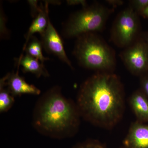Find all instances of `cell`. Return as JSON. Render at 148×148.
I'll return each instance as SVG.
<instances>
[{
  "label": "cell",
  "instance_id": "cell-1",
  "mask_svg": "<svg viewBox=\"0 0 148 148\" xmlns=\"http://www.w3.org/2000/svg\"><path fill=\"white\" fill-rule=\"evenodd\" d=\"M76 104L85 120L107 129L113 127L124 111V88L120 78L112 72H96L81 85Z\"/></svg>",
  "mask_w": 148,
  "mask_h": 148
},
{
  "label": "cell",
  "instance_id": "cell-2",
  "mask_svg": "<svg viewBox=\"0 0 148 148\" xmlns=\"http://www.w3.org/2000/svg\"><path fill=\"white\" fill-rule=\"evenodd\" d=\"M80 117L76 104L63 95L61 87L55 86L46 91L37 101L32 124L41 135L62 140L76 133Z\"/></svg>",
  "mask_w": 148,
  "mask_h": 148
},
{
  "label": "cell",
  "instance_id": "cell-3",
  "mask_svg": "<svg viewBox=\"0 0 148 148\" xmlns=\"http://www.w3.org/2000/svg\"><path fill=\"white\" fill-rule=\"evenodd\" d=\"M73 54L79 64L96 72H112L116 65L114 51L96 33L76 38Z\"/></svg>",
  "mask_w": 148,
  "mask_h": 148
},
{
  "label": "cell",
  "instance_id": "cell-4",
  "mask_svg": "<svg viewBox=\"0 0 148 148\" xmlns=\"http://www.w3.org/2000/svg\"><path fill=\"white\" fill-rule=\"evenodd\" d=\"M114 11V8L98 3L83 7L72 14L64 24L63 35L67 38H72L102 31Z\"/></svg>",
  "mask_w": 148,
  "mask_h": 148
},
{
  "label": "cell",
  "instance_id": "cell-5",
  "mask_svg": "<svg viewBox=\"0 0 148 148\" xmlns=\"http://www.w3.org/2000/svg\"><path fill=\"white\" fill-rule=\"evenodd\" d=\"M138 15L130 7L118 14L111 31V39L117 46L125 48L138 38L140 29Z\"/></svg>",
  "mask_w": 148,
  "mask_h": 148
},
{
  "label": "cell",
  "instance_id": "cell-6",
  "mask_svg": "<svg viewBox=\"0 0 148 148\" xmlns=\"http://www.w3.org/2000/svg\"><path fill=\"white\" fill-rule=\"evenodd\" d=\"M127 70L135 75L148 71V45L145 39L138 38L120 54Z\"/></svg>",
  "mask_w": 148,
  "mask_h": 148
},
{
  "label": "cell",
  "instance_id": "cell-7",
  "mask_svg": "<svg viewBox=\"0 0 148 148\" xmlns=\"http://www.w3.org/2000/svg\"><path fill=\"white\" fill-rule=\"evenodd\" d=\"M43 48L48 53L57 56L60 60L66 63L73 69L71 61L66 54L62 39L49 19L45 31L40 35Z\"/></svg>",
  "mask_w": 148,
  "mask_h": 148
},
{
  "label": "cell",
  "instance_id": "cell-8",
  "mask_svg": "<svg viewBox=\"0 0 148 148\" xmlns=\"http://www.w3.org/2000/svg\"><path fill=\"white\" fill-rule=\"evenodd\" d=\"M16 72L8 73L2 78L5 84L11 94L14 97L20 96L23 94L38 95L40 90L33 84H29L24 77L18 74L19 66H17Z\"/></svg>",
  "mask_w": 148,
  "mask_h": 148
},
{
  "label": "cell",
  "instance_id": "cell-9",
  "mask_svg": "<svg viewBox=\"0 0 148 148\" xmlns=\"http://www.w3.org/2000/svg\"><path fill=\"white\" fill-rule=\"evenodd\" d=\"M123 145L125 148H148V125L138 121L132 123Z\"/></svg>",
  "mask_w": 148,
  "mask_h": 148
},
{
  "label": "cell",
  "instance_id": "cell-10",
  "mask_svg": "<svg viewBox=\"0 0 148 148\" xmlns=\"http://www.w3.org/2000/svg\"><path fill=\"white\" fill-rule=\"evenodd\" d=\"M48 3L46 2L45 5L41 4L38 12L33 22L29 27L27 34L25 35L26 41L23 47V50L25 49L30 38L36 33L42 34L47 27L49 19Z\"/></svg>",
  "mask_w": 148,
  "mask_h": 148
},
{
  "label": "cell",
  "instance_id": "cell-11",
  "mask_svg": "<svg viewBox=\"0 0 148 148\" xmlns=\"http://www.w3.org/2000/svg\"><path fill=\"white\" fill-rule=\"evenodd\" d=\"M129 103L138 121H148V98L142 90H136L132 93Z\"/></svg>",
  "mask_w": 148,
  "mask_h": 148
},
{
  "label": "cell",
  "instance_id": "cell-12",
  "mask_svg": "<svg viewBox=\"0 0 148 148\" xmlns=\"http://www.w3.org/2000/svg\"><path fill=\"white\" fill-rule=\"evenodd\" d=\"M17 66H21L24 73H31L38 78L49 76L43 64L28 54L21 55L17 59Z\"/></svg>",
  "mask_w": 148,
  "mask_h": 148
},
{
  "label": "cell",
  "instance_id": "cell-13",
  "mask_svg": "<svg viewBox=\"0 0 148 148\" xmlns=\"http://www.w3.org/2000/svg\"><path fill=\"white\" fill-rule=\"evenodd\" d=\"M42 48L41 41L34 36L30 38L23 51H26V54L36 58L44 64L45 61L49 60V58L44 56Z\"/></svg>",
  "mask_w": 148,
  "mask_h": 148
},
{
  "label": "cell",
  "instance_id": "cell-14",
  "mask_svg": "<svg viewBox=\"0 0 148 148\" xmlns=\"http://www.w3.org/2000/svg\"><path fill=\"white\" fill-rule=\"evenodd\" d=\"M15 97L8 89L3 78L0 80V112H6L9 110L15 102Z\"/></svg>",
  "mask_w": 148,
  "mask_h": 148
},
{
  "label": "cell",
  "instance_id": "cell-15",
  "mask_svg": "<svg viewBox=\"0 0 148 148\" xmlns=\"http://www.w3.org/2000/svg\"><path fill=\"white\" fill-rule=\"evenodd\" d=\"M72 148H107L104 145L95 140H88L79 143Z\"/></svg>",
  "mask_w": 148,
  "mask_h": 148
},
{
  "label": "cell",
  "instance_id": "cell-16",
  "mask_svg": "<svg viewBox=\"0 0 148 148\" xmlns=\"http://www.w3.org/2000/svg\"><path fill=\"white\" fill-rule=\"evenodd\" d=\"M130 7L140 14L148 6V0H132L130 1Z\"/></svg>",
  "mask_w": 148,
  "mask_h": 148
},
{
  "label": "cell",
  "instance_id": "cell-17",
  "mask_svg": "<svg viewBox=\"0 0 148 148\" xmlns=\"http://www.w3.org/2000/svg\"><path fill=\"white\" fill-rule=\"evenodd\" d=\"M142 91L148 98V76L143 77L141 80Z\"/></svg>",
  "mask_w": 148,
  "mask_h": 148
},
{
  "label": "cell",
  "instance_id": "cell-18",
  "mask_svg": "<svg viewBox=\"0 0 148 148\" xmlns=\"http://www.w3.org/2000/svg\"><path fill=\"white\" fill-rule=\"evenodd\" d=\"M105 1L113 8L123 5L124 3V1L122 0H106Z\"/></svg>",
  "mask_w": 148,
  "mask_h": 148
},
{
  "label": "cell",
  "instance_id": "cell-19",
  "mask_svg": "<svg viewBox=\"0 0 148 148\" xmlns=\"http://www.w3.org/2000/svg\"><path fill=\"white\" fill-rule=\"evenodd\" d=\"M70 5H82L83 7L88 5L87 2L84 0H76V1H70L68 2Z\"/></svg>",
  "mask_w": 148,
  "mask_h": 148
},
{
  "label": "cell",
  "instance_id": "cell-20",
  "mask_svg": "<svg viewBox=\"0 0 148 148\" xmlns=\"http://www.w3.org/2000/svg\"><path fill=\"white\" fill-rule=\"evenodd\" d=\"M144 18H148V6L139 14Z\"/></svg>",
  "mask_w": 148,
  "mask_h": 148
},
{
  "label": "cell",
  "instance_id": "cell-21",
  "mask_svg": "<svg viewBox=\"0 0 148 148\" xmlns=\"http://www.w3.org/2000/svg\"><path fill=\"white\" fill-rule=\"evenodd\" d=\"M145 40L146 42H147V43L148 45V35L146 36L145 38Z\"/></svg>",
  "mask_w": 148,
  "mask_h": 148
},
{
  "label": "cell",
  "instance_id": "cell-22",
  "mask_svg": "<svg viewBox=\"0 0 148 148\" xmlns=\"http://www.w3.org/2000/svg\"><path fill=\"white\" fill-rule=\"evenodd\" d=\"M122 148H124V147H123Z\"/></svg>",
  "mask_w": 148,
  "mask_h": 148
}]
</instances>
